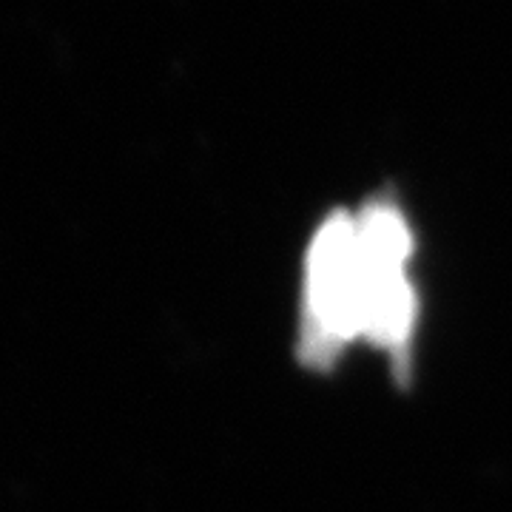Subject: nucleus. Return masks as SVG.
Here are the masks:
<instances>
[{"instance_id":"obj_1","label":"nucleus","mask_w":512,"mask_h":512,"mask_svg":"<svg viewBox=\"0 0 512 512\" xmlns=\"http://www.w3.org/2000/svg\"><path fill=\"white\" fill-rule=\"evenodd\" d=\"M410 256L413 234L396 200L373 197L353 214H330L305 259L299 359L328 370L350 342L367 339L404 376L419 319Z\"/></svg>"}]
</instances>
